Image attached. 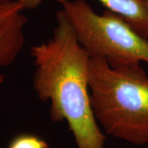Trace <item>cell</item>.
<instances>
[{
  "label": "cell",
  "instance_id": "cell-3",
  "mask_svg": "<svg viewBox=\"0 0 148 148\" xmlns=\"http://www.w3.org/2000/svg\"><path fill=\"white\" fill-rule=\"evenodd\" d=\"M60 4L90 57L106 58L112 67L148 64V39L122 16L109 10L98 14L85 0H67Z\"/></svg>",
  "mask_w": 148,
  "mask_h": 148
},
{
  "label": "cell",
  "instance_id": "cell-8",
  "mask_svg": "<svg viewBox=\"0 0 148 148\" xmlns=\"http://www.w3.org/2000/svg\"><path fill=\"white\" fill-rule=\"evenodd\" d=\"M3 76L0 74V86L3 83Z\"/></svg>",
  "mask_w": 148,
  "mask_h": 148
},
{
  "label": "cell",
  "instance_id": "cell-1",
  "mask_svg": "<svg viewBox=\"0 0 148 148\" xmlns=\"http://www.w3.org/2000/svg\"><path fill=\"white\" fill-rule=\"evenodd\" d=\"M56 21L52 37L31 48L34 90L40 100L49 101L53 122L68 123L77 148H106L90 102V56L62 9Z\"/></svg>",
  "mask_w": 148,
  "mask_h": 148
},
{
  "label": "cell",
  "instance_id": "cell-4",
  "mask_svg": "<svg viewBox=\"0 0 148 148\" xmlns=\"http://www.w3.org/2000/svg\"><path fill=\"white\" fill-rule=\"evenodd\" d=\"M16 0L0 1V68L14 63L25 44L27 17Z\"/></svg>",
  "mask_w": 148,
  "mask_h": 148
},
{
  "label": "cell",
  "instance_id": "cell-6",
  "mask_svg": "<svg viewBox=\"0 0 148 148\" xmlns=\"http://www.w3.org/2000/svg\"><path fill=\"white\" fill-rule=\"evenodd\" d=\"M8 148H49V145L36 135L21 134L12 139Z\"/></svg>",
  "mask_w": 148,
  "mask_h": 148
},
{
  "label": "cell",
  "instance_id": "cell-7",
  "mask_svg": "<svg viewBox=\"0 0 148 148\" xmlns=\"http://www.w3.org/2000/svg\"><path fill=\"white\" fill-rule=\"evenodd\" d=\"M16 1L21 4L24 10H33L40 5L43 1L45 0H16Z\"/></svg>",
  "mask_w": 148,
  "mask_h": 148
},
{
  "label": "cell",
  "instance_id": "cell-2",
  "mask_svg": "<svg viewBox=\"0 0 148 148\" xmlns=\"http://www.w3.org/2000/svg\"><path fill=\"white\" fill-rule=\"evenodd\" d=\"M89 86L95 119L110 136L148 143V76L140 64L112 67L90 57Z\"/></svg>",
  "mask_w": 148,
  "mask_h": 148
},
{
  "label": "cell",
  "instance_id": "cell-5",
  "mask_svg": "<svg viewBox=\"0 0 148 148\" xmlns=\"http://www.w3.org/2000/svg\"><path fill=\"white\" fill-rule=\"evenodd\" d=\"M62 3L67 0H53ZM109 10L122 16L131 27L148 39V0H96Z\"/></svg>",
  "mask_w": 148,
  "mask_h": 148
}]
</instances>
